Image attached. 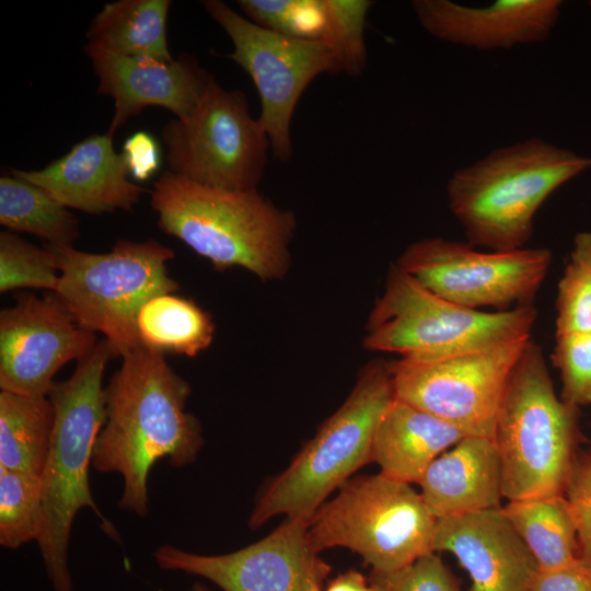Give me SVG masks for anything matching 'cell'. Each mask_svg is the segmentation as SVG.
I'll list each match as a JSON object with an SVG mask.
<instances>
[{"label": "cell", "mask_w": 591, "mask_h": 591, "mask_svg": "<svg viewBox=\"0 0 591 591\" xmlns=\"http://www.w3.org/2000/svg\"><path fill=\"white\" fill-rule=\"evenodd\" d=\"M123 358L105 387L106 420L95 441L92 466L124 480L120 509L148 514V476L160 459L174 467L193 463L202 444L199 420L186 412L189 384L164 354L143 345Z\"/></svg>", "instance_id": "1"}, {"label": "cell", "mask_w": 591, "mask_h": 591, "mask_svg": "<svg viewBox=\"0 0 591 591\" xmlns=\"http://www.w3.org/2000/svg\"><path fill=\"white\" fill-rule=\"evenodd\" d=\"M158 225L184 242L216 269L242 267L263 280L282 277L296 229L290 211L257 188L231 190L185 179L170 171L153 184Z\"/></svg>", "instance_id": "2"}, {"label": "cell", "mask_w": 591, "mask_h": 591, "mask_svg": "<svg viewBox=\"0 0 591 591\" xmlns=\"http://www.w3.org/2000/svg\"><path fill=\"white\" fill-rule=\"evenodd\" d=\"M590 169V157L531 137L454 171L447 184L449 208L471 245L522 248L545 200Z\"/></svg>", "instance_id": "3"}, {"label": "cell", "mask_w": 591, "mask_h": 591, "mask_svg": "<svg viewBox=\"0 0 591 591\" xmlns=\"http://www.w3.org/2000/svg\"><path fill=\"white\" fill-rule=\"evenodd\" d=\"M111 357L114 355L106 339L97 341L78 361L73 373L67 380L54 382L48 393L55 408V424L40 476L44 525L36 542L55 591H73L68 549L80 510H93L105 533L118 538L116 529L93 499L89 478L95 441L106 420L103 375Z\"/></svg>", "instance_id": "4"}, {"label": "cell", "mask_w": 591, "mask_h": 591, "mask_svg": "<svg viewBox=\"0 0 591 591\" xmlns=\"http://www.w3.org/2000/svg\"><path fill=\"white\" fill-rule=\"evenodd\" d=\"M578 437V408L557 396L543 351L530 339L509 375L493 438L503 497L564 496Z\"/></svg>", "instance_id": "5"}, {"label": "cell", "mask_w": 591, "mask_h": 591, "mask_svg": "<svg viewBox=\"0 0 591 591\" xmlns=\"http://www.w3.org/2000/svg\"><path fill=\"white\" fill-rule=\"evenodd\" d=\"M536 315L533 304L496 312L457 305L393 265L363 344L401 359L432 361L529 339Z\"/></svg>", "instance_id": "6"}, {"label": "cell", "mask_w": 591, "mask_h": 591, "mask_svg": "<svg viewBox=\"0 0 591 591\" xmlns=\"http://www.w3.org/2000/svg\"><path fill=\"white\" fill-rule=\"evenodd\" d=\"M393 397L390 364H367L345 403L260 493L250 526L258 528L277 514L310 523L325 498L371 462L375 428Z\"/></svg>", "instance_id": "7"}, {"label": "cell", "mask_w": 591, "mask_h": 591, "mask_svg": "<svg viewBox=\"0 0 591 591\" xmlns=\"http://www.w3.org/2000/svg\"><path fill=\"white\" fill-rule=\"evenodd\" d=\"M46 247L54 253L60 275L54 294L80 326L105 336L114 357L141 346L137 331L141 308L179 288L166 266L174 252L155 240H119L102 254L73 246Z\"/></svg>", "instance_id": "8"}, {"label": "cell", "mask_w": 591, "mask_h": 591, "mask_svg": "<svg viewBox=\"0 0 591 591\" xmlns=\"http://www.w3.org/2000/svg\"><path fill=\"white\" fill-rule=\"evenodd\" d=\"M436 521L410 484L380 473L344 483L310 521L308 538L316 553L347 547L372 572L389 573L434 553Z\"/></svg>", "instance_id": "9"}, {"label": "cell", "mask_w": 591, "mask_h": 591, "mask_svg": "<svg viewBox=\"0 0 591 591\" xmlns=\"http://www.w3.org/2000/svg\"><path fill=\"white\" fill-rule=\"evenodd\" d=\"M169 171L190 182L231 190L256 189L270 142L245 93L212 78L193 111L161 130Z\"/></svg>", "instance_id": "10"}, {"label": "cell", "mask_w": 591, "mask_h": 591, "mask_svg": "<svg viewBox=\"0 0 591 591\" xmlns=\"http://www.w3.org/2000/svg\"><path fill=\"white\" fill-rule=\"evenodd\" d=\"M201 4L232 42L233 51L228 57L254 82L260 101L257 119L274 157L288 162L293 155L290 127L296 107L315 78L344 72L339 55L322 40L263 28L220 0Z\"/></svg>", "instance_id": "11"}, {"label": "cell", "mask_w": 591, "mask_h": 591, "mask_svg": "<svg viewBox=\"0 0 591 591\" xmlns=\"http://www.w3.org/2000/svg\"><path fill=\"white\" fill-rule=\"evenodd\" d=\"M552 260L544 247L478 251L468 242L428 237L410 244L395 265L452 303L508 311L532 304Z\"/></svg>", "instance_id": "12"}, {"label": "cell", "mask_w": 591, "mask_h": 591, "mask_svg": "<svg viewBox=\"0 0 591 591\" xmlns=\"http://www.w3.org/2000/svg\"><path fill=\"white\" fill-rule=\"evenodd\" d=\"M529 339L432 361L390 364L394 397L466 436L494 438L509 375Z\"/></svg>", "instance_id": "13"}, {"label": "cell", "mask_w": 591, "mask_h": 591, "mask_svg": "<svg viewBox=\"0 0 591 591\" xmlns=\"http://www.w3.org/2000/svg\"><path fill=\"white\" fill-rule=\"evenodd\" d=\"M309 524L287 518L268 536L229 554L200 555L162 545L153 558L163 570L204 577L223 591H308L331 572L309 543Z\"/></svg>", "instance_id": "14"}, {"label": "cell", "mask_w": 591, "mask_h": 591, "mask_svg": "<svg viewBox=\"0 0 591 591\" xmlns=\"http://www.w3.org/2000/svg\"><path fill=\"white\" fill-rule=\"evenodd\" d=\"M0 313L1 391L48 396L53 378L66 363L84 358L97 344L53 293H20Z\"/></svg>", "instance_id": "15"}, {"label": "cell", "mask_w": 591, "mask_h": 591, "mask_svg": "<svg viewBox=\"0 0 591 591\" xmlns=\"http://www.w3.org/2000/svg\"><path fill=\"white\" fill-rule=\"evenodd\" d=\"M99 80L97 92L114 100L106 134L114 137L131 117L149 106H160L175 118L187 116L213 78L189 54L172 60L127 57L84 48Z\"/></svg>", "instance_id": "16"}, {"label": "cell", "mask_w": 591, "mask_h": 591, "mask_svg": "<svg viewBox=\"0 0 591 591\" xmlns=\"http://www.w3.org/2000/svg\"><path fill=\"white\" fill-rule=\"evenodd\" d=\"M433 552L466 570L470 591H529L538 566L502 507L438 519Z\"/></svg>", "instance_id": "17"}, {"label": "cell", "mask_w": 591, "mask_h": 591, "mask_svg": "<svg viewBox=\"0 0 591 591\" xmlns=\"http://www.w3.org/2000/svg\"><path fill=\"white\" fill-rule=\"evenodd\" d=\"M561 5L560 0H496L480 8L450 0L412 1L419 24L432 37L478 50L544 42Z\"/></svg>", "instance_id": "18"}, {"label": "cell", "mask_w": 591, "mask_h": 591, "mask_svg": "<svg viewBox=\"0 0 591 591\" xmlns=\"http://www.w3.org/2000/svg\"><path fill=\"white\" fill-rule=\"evenodd\" d=\"M67 208L89 215L115 210L131 211L143 188L130 181L121 153L113 137L91 135L76 143L61 158L40 170H12Z\"/></svg>", "instance_id": "19"}, {"label": "cell", "mask_w": 591, "mask_h": 591, "mask_svg": "<svg viewBox=\"0 0 591 591\" xmlns=\"http://www.w3.org/2000/svg\"><path fill=\"white\" fill-rule=\"evenodd\" d=\"M419 485L420 495L437 520L499 508L502 476L493 439L464 437L429 465Z\"/></svg>", "instance_id": "20"}, {"label": "cell", "mask_w": 591, "mask_h": 591, "mask_svg": "<svg viewBox=\"0 0 591 591\" xmlns=\"http://www.w3.org/2000/svg\"><path fill=\"white\" fill-rule=\"evenodd\" d=\"M464 437L444 420L393 397L375 428L371 462L391 478L419 484L429 465Z\"/></svg>", "instance_id": "21"}, {"label": "cell", "mask_w": 591, "mask_h": 591, "mask_svg": "<svg viewBox=\"0 0 591 591\" xmlns=\"http://www.w3.org/2000/svg\"><path fill=\"white\" fill-rule=\"evenodd\" d=\"M170 0L106 3L86 31L84 48L106 54L172 60L166 38Z\"/></svg>", "instance_id": "22"}, {"label": "cell", "mask_w": 591, "mask_h": 591, "mask_svg": "<svg viewBox=\"0 0 591 591\" xmlns=\"http://www.w3.org/2000/svg\"><path fill=\"white\" fill-rule=\"evenodd\" d=\"M502 510L538 570L561 569L580 561L576 523L565 495L511 500Z\"/></svg>", "instance_id": "23"}, {"label": "cell", "mask_w": 591, "mask_h": 591, "mask_svg": "<svg viewBox=\"0 0 591 591\" xmlns=\"http://www.w3.org/2000/svg\"><path fill=\"white\" fill-rule=\"evenodd\" d=\"M55 408L48 396L0 393V467L42 476Z\"/></svg>", "instance_id": "24"}, {"label": "cell", "mask_w": 591, "mask_h": 591, "mask_svg": "<svg viewBox=\"0 0 591 591\" xmlns=\"http://www.w3.org/2000/svg\"><path fill=\"white\" fill-rule=\"evenodd\" d=\"M137 331L141 345L150 349L195 357L212 341L215 325L193 301L165 293L141 308Z\"/></svg>", "instance_id": "25"}, {"label": "cell", "mask_w": 591, "mask_h": 591, "mask_svg": "<svg viewBox=\"0 0 591 591\" xmlns=\"http://www.w3.org/2000/svg\"><path fill=\"white\" fill-rule=\"evenodd\" d=\"M0 223L50 245L73 246L79 220L40 187L13 174L0 177Z\"/></svg>", "instance_id": "26"}, {"label": "cell", "mask_w": 591, "mask_h": 591, "mask_svg": "<svg viewBox=\"0 0 591 591\" xmlns=\"http://www.w3.org/2000/svg\"><path fill=\"white\" fill-rule=\"evenodd\" d=\"M43 525L40 476L0 467V545L18 549L37 541Z\"/></svg>", "instance_id": "27"}, {"label": "cell", "mask_w": 591, "mask_h": 591, "mask_svg": "<svg viewBox=\"0 0 591 591\" xmlns=\"http://www.w3.org/2000/svg\"><path fill=\"white\" fill-rule=\"evenodd\" d=\"M59 269L54 253L39 248L18 234L0 233V292L21 288L56 291Z\"/></svg>", "instance_id": "28"}, {"label": "cell", "mask_w": 591, "mask_h": 591, "mask_svg": "<svg viewBox=\"0 0 591 591\" xmlns=\"http://www.w3.org/2000/svg\"><path fill=\"white\" fill-rule=\"evenodd\" d=\"M324 25L322 42L339 55L344 73L360 76L367 65L364 28L368 12L373 5L369 0H322Z\"/></svg>", "instance_id": "29"}, {"label": "cell", "mask_w": 591, "mask_h": 591, "mask_svg": "<svg viewBox=\"0 0 591 591\" xmlns=\"http://www.w3.org/2000/svg\"><path fill=\"white\" fill-rule=\"evenodd\" d=\"M246 19L291 37L320 40L324 13L322 0H239Z\"/></svg>", "instance_id": "30"}, {"label": "cell", "mask_w": 591, "mask_h": 591, "mask_svg": "<svg viewBox=\"0 0 591 591\" xmlns=\"http://www.w3.org/2000/svg\"><path fill=\"white\" fill-rule=\"evenodd\" d=\"M553 362L561 379V399L579 409L591 404V334L556 336Z\"/></svg>", "instance_id": "31"}, {"label": "cell", "mask_w": 591, "mask_h": 591, "mask_svg": "<svg viewBox=\"0 0 591 591\" xmlns=\"http://www.w3.org/2000/svg\"><path fill=\"white\" fill-rule=\"evenodd\" d=\"M556 336L591 334V269L570 259L558 283Z\"/></svg>", "instance_id": "32"}, {"label": "cell", "mask_w": 591, "mask_h": 591, "mask_svg": "<svg viewBox=\"0 0 591 591\" xmlns=\"http://www.w3.org/2000/svg\"><path fill=\"white\" fill-rule=\"evenodd\" d=\"M369 580L376 591H461L455 577L436 553L393 572L371 571Z\"/></svg>", "instance_id": "33"}, {"label": "cell", "mask_w": 591, "mask_h": 591, "mask_svg": "<svg viewBox=\"0 0 591 591\" xmlns=\"http://www.w3.org/2000/svg\"><path fill=\"white\" fill-rule=\"evenodd\" d=\"M565 497L576 523L579 559L591 571V454L577 457Z\"/></svg>", "instance_id": "34"}, {"label": "cell", "mask_w": 591, "mask_h": 591, "mask_svg": "<svg viewBox=\"0 0 591 591\" xmlns=\"http://www.w3.org/2000/svg\"><path fill=\"white\" fill-rule=\"evenodd\" d=\"M121 154L130 176L137 181L148 179L161 163L158 142L146 131L131 135L125 141Z\"/></svg>", "instance_id": "35"}, {"label": "cell", "mask_w": 591, "mask_h": 591, "mask_svg": "<svg viewBox=\"0 0 591 591\" xmlns=\"http://www.w3.org/2000/svg\"><path fill=\"white\" fill-rule=\"evenodd\" d=\"M529 591H591V571L581 563L536 573Z\"/></svg>", "instance_id": "36"}, {"label": "cell", "mask_w": 591, "mask_h": 591, "mask_svg": "<svg viewBox=\"0 0 591 591\" xmlns=\"http://www.w3.org/2000/svg\"><path fill=\"white\" fill-rule=\"evenodd\" d=\"M324 591H376L370 580L357 570H348L333 579Z\"/></svg>", "instance_id": "37"}, {"label": "cell", "mask_w": 591, "mask_h": 591, "mask_svg": "<svg viewBox=\"0 0 591 591\" xmlns=\"http://www.w3.org/2000/svg\"><path fill=\"white\" fill-rule=\"evenodd\" d=\"M570 259L591 269V230L576 234Z\"/></svg>", "instance_id": "38"}, {"label": "cell", "mask_w": 591, "mask_h": 591, "mask_svg": "<svg viewBox=\"0 0 591 591\" xmlns=\"http://www.w3.org/2000/svg\"><path fill=\"white\" fill-rule=\"evenodd\" d=\"M188 591H210V590L201 583H195Z\"/></svg>", "instance_id": "39"}, {"label": "cell", "mask_w": 591, "mask_h": 591, "mask_svg": "<svg viewBox=\"0 0 591 591\" xmlns=\"http://www.w3.org/2000/svg\"><path fill=\"white\" fill-rule=\"evenodd\" d=\"M322 584H313L308 591H322Z\"/></svg>", "instance_id": "40"}, {"label": "cell", "mask_w": 591, "mask_h": 591, "mask_svg": "<svg viewBox=\"0 0 591 591\" xmlns=\"http://www.w3.org/2000/svg\"><path fill=\"white\" fill-rule=\"evenodd\" d=\"M590 7H591V1L589 2Z\"/></svg>", "instance_id": "41"}]
</instances>
